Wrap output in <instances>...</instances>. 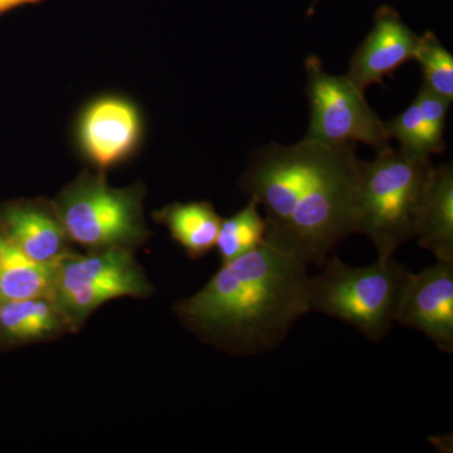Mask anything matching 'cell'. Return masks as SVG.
<instances>
[{
  "label": "cell",
  "instance_id": "obj_1",
  "mask_svg": "<svg viewBox=\"0 0 453 453\" xmlns=\"http://www.w3.org/2000/svg\"><path fill=\"white\" fill-rule=\"evenodd\" d=\"M360 162L356 144H271L253 155L241 187L264 210L265 240L323 266L356 234Z\"/></svg>",
  "mask_w": 453,
  "mask_h": 453
},
{
  "label": "cell",
  "instance_id": "obj_2",
  "mask_svg": "<svg viewBox=\"0 0 453 453\" xmlns=\"http://www.w3.org/2000/svg\"><path fill=\"white\" fill-rule=\"evenodd\" d=\"M308 265L265 240L223 264L202 290L179 301L175 310L189 329L229 353H266L310 312Z\"/></svg>",
  "mask_w": 453,
  "mask_h": 453
},
{
  "label": "cell",
  "instance_id": "obj_3",
  "mask_svg": "<svg viewBox=\"0 0 453 453\" xmlns=\"http://www.w3.org/2000/svg\"><path fill=\"white\" fill-rule=\"evenodd\" d=\"M432 169L429 157L393 149L372 162H360L354 226L356 234H365L374 244L378 259L393 257L402 244L416 237Z\"/></svg>",
  "mask_w": 453,
  "mask_h": 453
},
{
  "label": "cell",
  "instance_id": "obj_4",
  "mask_svg": "<svg viewBox=\"0 0 453 453\" xmlns=\"http://www.w3.org/2000/svg\"><path fill=\"white\" fill-rule=\"evenodd\" d=\"M323 266L321 273L310 277V311L332 316L372 342H380L395 323L411 271L393 257L356 267L334 256Z\"/></svg>",
  "mask_w": 453,
  "mask_h": 453
},
{
  "label": "cell",
  "instance_id": "obj_5",
  "mask_svg": "<svg viewBox=\"0 0 453 453\" xmlns=\"http://www.w3.org/2000/svg\"><path fill=\"white\" fill-rule=\"evenodd\" d=\"M142 198V186L113 189L103 174L85 172L53 203L70 240L101 251L130 250L148 240Z\"/></svg>",
  "mask_w": 453,
  "mask_h": 453
},
{
  "label": "cell",
  "instance_id": "obj_6",
  "mask_svg": "<svg viewBox=\"0 0 453 453\" xmlns=\"http://www.w3.org/2000/svg\"><path fill=\"white\" fill-rule=\"evenodd\" d=\"M150 292L144 273L130 250L124 247H111L88 256L70 251L56 262L52 300L70 327L81 324L107 301L145 296Z\"/></svg>",
  "mask_w": 453,
  "mask_h": 453
},
{
  "label": "cell",
  "instance_id": "obj_7",
  "mask_svg": "<svg viewBox=\"0 0 453 453\" xmlns=\"http://www.w3.org/2000/svg\"><path fill=\"white\" fill-rule=\"evenodd\" d=\"M305 70L311 110L305 139L332 146L363 142L377 154L392 149L386 122L369 106L365 91L353 80L327 73L316 56L306 59Z\"/></svg>",
  "mask_w": 453,
  "mask_h": 453
},
{
  "label": "cell",
  "instance_id": "obj_8",
  "mask_svg": "<svg viewBox=\"0 0 453 453\" xmlns=\"http://www.w3.org/2000/svg\"><path fill=\"white\" fill-rule=\"evenodd\" d=\"M395 323L425 334L438 350L453 353V262L437 261L421 273H410Z\"/></svg>",
  "mask_w": 453,
  "mask_h": 453
},
{
  "label": "cell",
  "instance_id": "obj_9",
  "mask_svg": "<svg viewBox=\"0 0 453 453\" xmlns=\"http://www.w3.org/2000/svg\"><path fill=\"white\" fill-rule=\"evenodd\" d=\"M142 138V119L130 101L118 96L95 100L83 110L77 140L83 155L104 170L124 162Z\"/></svg>",
  "mask_w": 453,
  "mask_h": 453
},
{
  "label": "cell",
  "instance_id": "obj_10",
  "mask_svg": "<svg viewBox=\"0 0 453 453\" xmlns=\"http://www.w3.org/2000/svg\"><path fill=\"white\" fill-rule=\"evenodd\" d=\"M418 41L419 35L405 25L398 12L383 5L375 12L372 31L351 57L347 76L363 91L381 85L414 58Z\"/></svg>",
  "mask_w": 453,
  "mask_h": 453
},
{
  "label": "cell",
  "instance_id": "obj_11",
  "mask_svg": "<svg viewBox=\"0 0 453 453\" xmlns=\"http://www.w3.org/2000/svg\"><path fill=\"white\" fill-rule=\"evenodd\" d=\"M0 231L20 252L43 264H55L70 252V237L55 203L35 199L0 207Z\"/></svg>",
  "mask_w": 453,
  "mask_h": 453
},
{
  "label": "cell",
  "instance_id": "obj_12",
  "mask_svg": "<svg viewBox=\"0 0 453 453\" xmlns=\"http://www.w3.org/2000/svg\"><path fill=\"white\" fill-rule=\"evenodd\" d=\"M451 101L426 85L403 112L386 122L390 140L395 139L404 154L429 157L445 150V129Z\"/></svg>",
  "mask_w": 453,
  "mask_h": 453
},
{
  "label": "cell",
  "instance_id": "obj_13",
  "mask_svg": "<svg viewBox=\"0 0 453 453\" xmlns=\"http://www.w3.org/2000/svg\"><path fill=\"white\" fill-rule=\"evenodd\" d=\"M416 237L437 261L453 262V166H434L419 211Z\"/></svg>",
  "mask_w": 453,
  "mask_h": 453
},
{
  "label": "cell",
  "instance_id": "obj_14",
  "mask_svg": "<svg viewBox=\"0 0 453 453\" xmlns=\"http://www.w3.org/2000/svg\"><path fill=\"white\" fill-rule=\"evenodd\" d=\"M190 258H201L216 247L222 219L208 202L174 203L154 214Z\"/></svg>",
  "mask_w": 453,
  "mask_h": 453
},
{
  "label": "cell",
  "instance_id": "obj_15",
  "mask_svg": "<svg viewBox=\"0 0 453 453\" xmlns=\"http://www.w3.org/2000/svg\"><path fill=\"white\" fill-rule=\"evenodd\" d=\"M55 267L56 262L43 264L28 257L4 237L0 247V297L3 301L52 299Z\"/></svg>",
  "mask_w": 453,
  "mask_h": 453
},
{
  "label": "cell",
  "instance_id": "obj_16",
  "mask_svg": "<svg viewBox=\"0 0 453 453\" xmlns=\"http://www.w3.org/2000/svg\"><path fill=\"white\" fill-rule=\"evenodd\" d=\"M68 326L50 297L5 300L0 306V330L16 342L52 338Z\"/></svg>",
  "mask_w": 453,
  "mask_h": 453
},
{
  "label": "cell",
  "instance_id": "obj_17",
  "mask_svg": "<svg viewBox=\"0 0 453 453\" xmlns=\"http://www.w3.org/2000/svg\"><path fill=\"white\" fill-rule=\"evenodd\" d=\"M266 238V223L259 214L258 205L250 199L249 204L234 216L222 219L216 247L222 265L252 251Z\"/></svg>",
  "mask_w": 453,
  "mask_h": 453
},
{
  "label": "cell",
  "instance_id": "obj_18",
  "mask_svg": "<svg viewBox=\"0 0 453 453\" xmlns=\"http://www.w3.org/2000/svg\"><path fill=\"white\" fill-rule=\"evenodd\" d=\"M422 68L423 85L441 97L453 101V56L434 32L419 35L414 58Z\"/></svg>",
  "mask_w": 453,
  "mask_h": 453
},
{
  "label": "cell",
  "instance_id": "obj_19",
  "mask_svg": "<svg viewBox=\"0 0 453 453\" xmlns=\"http://www.w3.org/2000/svg\"><path fill=\"white\" fill-rule=\"evenodd\" d=\"M42 2L43 0H0V17L23 5L40 4Z\"/></svg>",
  "mask_w": 453,
  "mask_h": 453
},
{
  "label": "cell",
  "instance_id": "obj_20",
  "mask_svg": "<svg viewBox=\"0 0 453 453\" xmlns=\"http://www.w3.org/2000/svg\"><path fill=\"white\" fill-rule=\"evenodd\" d=\"M3 240H4V235H3L2 231H0V247H2Z\"/></svg>",
  "mask_w": 453,
  "mask_h": 453
},
{
  "label": "cell",
  "instance_id": "obj_21",
  "mask_svg": "<svg viewBox=\"0 0 453 453\" xmlns=\"http://www.w3.org/2000/svg\"><path fill=\"white\" fill-rule=\"evenodd\" d=\"M3 299L0 297V306H2Z\"/></svg>",
  "mask_w": 453,
  "mask_h": 453
},
{
  "label": "cell",
  "instance_id": "obj_22",
  "mask_svg": "<svg viewBox=\"0 0 453 453\" xmlns=\"http://www.w3.org/2000/svg\"><path fill=\"white\" fill-rule=\"evenodd\" d=\"M318 2V0H315V3Z\"/></svg>",
  "mask_w": 453,
  "mask_h": 453
}]
</instances>
